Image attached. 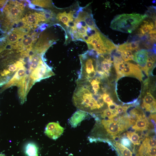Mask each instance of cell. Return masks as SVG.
Listing matches in <instances>:
<instances>
[{
  "label": "cell",
  "mask_w": 156,
  "mask_h": 156,
  "mask_svg": "<svg viewBox=\"0 0 156 156\" xmlns=\"http://www.w3.org/2000/svg\"><path fill=\"white\" fill-rule=\"evenodd\" d=\"M140 40L127 42L119 45L116 46V50L118 51L122 50H129L131 51H138L139 50Z\"/></svg>",
  "instance_id": "obj_15"
},
{
  "label": "cell",
  "mask_w": 156,
  "mask_h": 156,
  "mask_svg": "<svg viewBox=\"0 0 156 156\" xmlns=\"http://www.w3.org/2000/svg\"><path fill=\"white\" fill-rule=\"evenodd\" d=\"M147 17L145 14L133 13L118 15L112 21L110 27L114 30L131 33Z\"/></svg>",
  "instance_id": "obj_1"
},
{
  "label": "cell",
  "mask_w": 156,
  "mask_h": 156,
  "mask_svg": "<svg viewBox=\"0 0 156 156\" xmlns=\"http://www.w3.org/2000/svg\"><path fill=\"white\" fill-rule=\"evenodd\" d=\"M108 109L113 112L114 113L116 114V110L117 105H116L114 103L108 105ZM117 115V114H116Z\"/></svg>",
  "instance_id": "obj_30"
},
{
  "label": "cell",
  "mask_w": 156,
  "mask_h": 156,
  "mask_svg": "<svg viewBox=\"0 0 156 156\" xmlns=\"http://www.w3.org/2000/svg\"><path fill=\"white\" fill-rule=\"evenodd\" d=\"M88 116V113L79 109L75 112L69 118L68 122L72 127L75 128L82 121L87 119Z\"/></svg>",
  "instance_id": "obj_9"
},
{
  "label": "cell",
  "mask_w": 156,
  "mask_h": 156,
  "mask_svg": "<svg viewBox=\"0 0 156 156\" xmlns=\"http://www.w3.org/2000/svg\"><path fill=\"white\" fill-rule=\"evenodd\" d=\"M143 23L139 29V33L138 35L140 38L144 35L147 34L151 30L155 28L156 26L153 22L150 21L144 20Z\"/></svg>",
  "instance_id": "obj_16"
},
{
  "label": "cell",
  "mask_w": 156,
  "mask_h": 156,
  "mask_svg": "<svg viewBox=\"0 0 156 156\" xmlns=\"http://www.w3.org/2000/svg\"><path fill=\"white\" fill-rule=\"evenodd\" d=\"M74 12L71 11L68 13H66V12H60L57 15L56 18L68 27H69L74 21Z\"/></svg>",
  "instance_id": "obj_14"
},
{
  "label": "cell",
  "mask_w": 156,
  "mask_h": 156,
  "mask_svg": "<svg viewBox=\"0 0 156 156\" xmlns=\"http://www.w3.org/2000/svg\"><path fill=\"white\" fill-rule=\"evenodd\" d=\"M149 124L148 119L143 113L138 117L132 128L135 131H143L148 128Z\"/></svg>",
  "instance_id": "obj_13"
},
{
  "label": "cell",
  "mask_w": 156,
  "mask_h": 156,
  "mask_svg": "<svg viewBox=\"0 0 156 156\" xmlns=\"http://www.w3.org/2000/svg\"><path fill=\"white\" fill-rule=\"evenodd\" d=\"M149 51L142 49L139 50L133 54V60L136 62L142 68L145 66L148 57Z\"/></svg>",
  "instance_id": "obj_10"
},
{
  "label": "cell",
  "mask_w": 156,
  "mask_h": 156,
  "mask_svg": "<svg viewBox=\"0 0 156 156\" xmlns=\"http://www.w3.org/2000/svg\"><path fill=\"white\" fill-rule=\"evenodd\" d=\"M99 56L93 50L80 55L81 68L77 80H85L94 77L96 73V60Z\"/></svg>",
  "instance_id": "obj_2"
},
{
  "label": "cell",
  "mask_w": 156,
  "mask_h": 156,
  "mask_svg": "<svg viewBox=\"0 0 156 156\" xmlns=\"http://www.w3.org/2000/svg\"><path fill=\"white\" fill-rule=\"evenodd\" d=\"M36 40V35L32 34L22 38L21 40L14 44L15 49H21V51L26 52L31 49L32 46Z\"/></svg>",
  "instance_id": "obj_8"
},
{
  "label": "cell",
  "mask_w": 156,
  "mask_h": 156,
  "mask_svg": "<svg viewBox=\"0 0 156 156\" xmlns=\"http://www.w3.org/2000/svg\"><path fill=\"white\" fill-rule=\"evenodd\" d=\"M115 145L117 149L119 151L122 156H132L131 151L121 144L116 142Z\"/></svg>",
  "instance_id": "obj_21"
},
{
  "label": "cell",
  "mask_w": 156,
  "mask_h": 156,
  "mask_svg": "<svg viewBox=\"0 0 156 156\" xmlns=\"http://www.w3.org/2000/svg\"><path fill=\"white\" fill-rule=\"evenodd\" d=\"M116 115H117L116 114L109 109L104 110L101 114V116L102 118H107L109 119H112Z\"/></svg>",
  "instance_id": "obj_25"
},
{
  "label": "cell",
  "mask_w": 156,
  "mask_h": 156,
  "mask_svg": "<svg viewBox=\"0 0 156 156\" xmlns=\"http://www.w3.org/2000/svg\"><path fill=\"white\" fill-rule=\"evenodd\" d=\"M121 144L125 147H129L131 145L130 140L126 138H123L121 139Z\"/></svg>",
  "instance_id": "obj_29"
},
{
  "label": "cell",
  "mask_w": 156,
  "mask_h": 156,
  "mask_svg": "<svg viewBox=\"0 0 156 156\" xmlns=\"http://www.w3.org/2000/svg\"><path fill=\"white\" fill-rule=\"evenodd\" d=\"M117 51L120 54L122 59L125 62H127L131 60H133V54L131 51L126 50L119 51Z\"/></svg>",
  "instance_id": "obj_22"
},
{
  "label": "cell",
  "mask_w": 156,
  "mask_h": 156,
  "mask_svg": "<svg viewBox=\"0 0 156 156\" xmlns=\"http://www.w3.org/2000/svg\"><path fill=\"white\" fill-rule=\"evenodd\" d=\"M156 140L151 137H146L143 140L142 144L146 147H156Z\"/></svg>",
  "instance_id": "obj_23"
},
{
  "label": "cell",
  "mask_w": 156,
  "mask_h": 156,
  "mask_svg": "<svg viewBox=\"0 0 156 156\" xmlns=\"http://www.w3.org/2000/svg\"><path fill=\"white\" fill-rule=\"evenodd\" d=\"M142 106L146 111L151 113L156 112V101L150 93H147L144 96Z\"/></svg>",
  "instance_id": "obj_11"
},
{
  "label": "cell",
  "mask_w": 156,
  "mask_h": 156,
  "mask_svg": "<svg viewBox=\"0 0 156 156\" xmlns=\"http://www.w3.org/2000/svg\"><path fill=\"white\" fill-rule=\"evenodd\" d=\"M26 29H27L23 27L13 30L8 37L7 41L8 44H13L24 37L27 33V31L25 30Z\"/></svg>",
  "instance_id": "obj_12"
},
{
  "label": "cell",
  "mask_w": 156,
  "mask_h": 156,
  "mask_svg": "<svg viewBox=\"0 0 156 156\" xmlns=\"http://www.w3.org/2000/svg\"><path fill=\"white\" fill-rule=\"evenodd\" d=\"M103 99L104 102L107 103V105L113 103L109 95L105 93L103 94Z\"/></svg>",
  "instance_id": "obj_27"
},
{
  "label": "cell",
  "mask_w": 156,
  "mask_h": 156,
  "mask_svg": "<svg viewBox=\"0 0 156 156\" xmlns=\"http://www.w3.org/2000/svg\"><path fill=\"white\" fill-rule=\"evenodd\" d=\"M156 147H146L142 144L138 151L139 156H156Z\"/></svg>",
  "instance_id": "obj_18"
},
{
  "label": "cell",
  "mask_w": 156,
  "mask_h": 156,
  "mask_svg": "<svg viewBox=\"0 0 156 156\" xmlns=\"http://www.w3.org/2000/svg\"><path fill=\"white\" fill-rule=\"evenodd\" d=\"M123 75H133L141 81L143 77L141 70L138 65L125 62V67L120 73V77Z\"/></svg>",
  "instance_id": "obj_7"
},
{
  "label": "cell",
  "mask_w": 156,
  "mask_h": 156,
  "mask_svg": "<svg viewBox=\"0 0 156 156\" xmlns=\"http://www.w3.org/2000/svg\"><path fill=\"white\" fill-rule=\"evenodd\" d=\"M152 52L149 51L148 57L146 64L144 68H142L147 76L148 75V71L152 68L155 65V55Z\"/></svg>",
  "instance_id": "obj_17"
},
{
  "label": "cell",
  "mask_w": 156,
  "mask_h": 156,
  "mask_svg": "<svg viewBox=\"0 0 156 156\" xmlns=\"http://www.w3.org/2000/svg\"><path fill=\"white\" fill-rule=\"evenodd\" d=\"M127 136L132 143L135 145H139L140 144V137L138 134L134 132H128Z\"/></svg>",
  "instance_id": "obj_20"
},
{
  "label": "cell",
  "mask_w": 156,
  "mask_h": 156,
  "mask_svg": "<svg viewBox=\"0 0 156 156\" xmlns=\"http://www.w3.org/2000/svg\"><path fill=\"white\" fill-rule=\"evenodd\" d=\"M0 156H5L4 154L0 153Z\"/></svg>",
  "instance_id": "obj_32"
},
{
  "label": "cell",
  "mask_w": 156,
  "mask_h": 156,
  "mask_svg": "<svg viewBox=\"0 0 156 156\" xmlns=\"http://www.w3.org/2000/svg\"><path fill=\"white\" fill-rule=\"evenodd\" d=\"M127 107L126 106H118L116 110V114L117 115L120 114L125 112Z\"/></svg>",
  "instance_id": "obj_28"
},
{
  "label": "cell",
  "mask_w": 156,
  "mask_h": 156,
  "mask_svg": "<svg viewBox=\"0 0 156 156\" xmlns=\"http://www.w3.org/2000/svg\"><path fill=\"white\" fill-rule=\"evenodd\" d=\"M99 125L98 126L103 129L108 134L113 136L125 130L120 124L110 119L102 120Z\"/></svg>",
  "instance_id": "obj_5"
},
{
  "label": "cell",
  "mask_w": 156,
  "mask_h": 156,
  "mask_svg": "<svg viewBox=\"0 0 156 156\" xmlns=\"http://www.w3.org/2000/svg\"><path fill=\"white\" fill-rule=\"evenodd\" d=\"M6 1H0V8H2L5 5Z\"/></svg>",
  "instance_id": "obj_31"
},
{
  "label": "cell",
  "mask_w": 156,
  "mask_h": 156,
  "mask_svg": "<svg viewBox=\"0 0 156 156\" xmlns=\"http://www.w3.org/2000/svg\"><path fill=\"white\" fill-rule=\"evenodd\" d=\"M51 17V15L44 12H34L27 14L22 18L24 27L30 29L36 28L42 22L46 21Z\"/></svg>",
  "instance_id": "obj_4"
},
{
  "label": "cell",
  "mask_w": 156,
  "mask_h": 156,
  "mask_svg": "<svg viewBox=\"0 0 156 156\" xmlns=\"http://www.w3.org/2000/svg\"><path fill=\"white\" fill-rule=\"evenodd\" d=\"M64 129L59 123L51 122L46 125L44 133L49 138L55 140L62 135Z\"/></svg>",
  "instance_id": "obj_6"
},
{
  "label": "cell",
  "mask_w": 156,
  "mask_h": 156,
  "mask_svg": "<svg viewBox=\"0 0 156 156\" xmlns=\"http://www.w3.org/2000/svg\"><path fill=\"white\" fill-rule=\"evenodd\" d=\"M25 151L27 156H38V148L36 144L34 143L29 142L25 146Z\"/></svg>",
  "instance_id": "obj_19"
},
{
  "label": "cell",
  "mask_w": 156,
  "mask_h": 156,
  "mask_svg": "<svg viewBox=\"0 0 156 156\" xmlns=\"http://www.w3.org/2000/svg\"><path fill=\"white\" fill-rule=\"evenodd\" d=\"M148 10L145 14L147 16L151 18L154 21H156V7L153 6H150L148 7Z\"/></svg>",
  "instance_id": "obj_24"
},
{
  "label": "cell",
  "mask_w": 156,
  "mask_h": 156,
  "mask_svg": "<svg viewBox=\"0 0 156 156\" xmlns=\"http://www.w3.org/2000/svg\"><path fill=\"white\" fill-rule=\"evenodd\" d=\"M32 3L36 5L43 7H50L51 5V1L47 0H35L33 1Z\"/></svg>",
  "instance_id": "obj_26"
},
{
  "label": "cell",
  "mask_w": 156,
  "mask_h": 156,
  "mask_svg": "<svg viewBox=\"0 0 156 156\" xmlns=\"http://www.w3.org/2000/svg\"><path fill=\"white\" fill-rule=\"evenodd\" d=\"M24 10L23 5L16 1H10L4 7L3 12L7 22H16L20 20Z\"/></svg>",
  "instance_id": "obj_3"
}]
</instances>
